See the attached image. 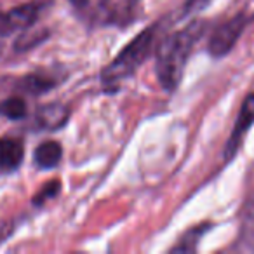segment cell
<instances>
[{
    "instance_id": "14",
    "label": "cell",
    "mask_w": 254,
    "mask_h": 254,
    "mask_svg": "<svg viewBox=\"0 0 254 254\" xmlns=\"http://www.w3.org/2000/svg\"><path fill=\"white\" fill-rule=\"evenodd\" d=\"M9 32H12V25L9 21V16L0 12V35H5Z\"/></svg>"
},
{
    "instance_id": "13",
    "label": "cell",
    "mask_w": 254,
    "mask_h": 254,
    "mask_svg": "<svg viewBox=\"0 0 254 254\" xmlns=\"http://www.w3.org/2000/svg\"><path fill=\"white\" fill-rule=\"evenodd\" d=\"M209 2H211V0H187V5H185V9H187V12L197 11V9L205 7Z\"/></svg>"
},
{
    "instance_id": "4",
    "label": "cell",
    "mask_w": 254,
    "mask_h": 254,
    "mask_svg": "<svg viewBox=\"0 0 254 254\" xmlns=\"http://www.w3.org/2000/svg\"><path fill=\"white\" fill-rule=\"evenodd\" d=\"M254 122V94H249L242 103V108H240L239 119H237L235 129H233L232 136H230L228 143H226V159L233 157V153L237 152L240 145V139L247 132L251 126Z\"/></svg>"
},
{
    "instance_id": "2",
    "label": "cell",
    "mask_w": 254,
    "mask_h": 254,
    "mask_svg": "<svg viewBox=\"0 0 254 254\" xmlns=\"http://www.w3.org/2000/svg\"><path fill=\"white\" fill-rule=\"evenodd\" d=\"M153 37H155L153 28H148L139 33L132 42L127 44L119 53V56L103 70V80H105V84L108 85L117 84L122 78L132 75V71L146 60V56L152 51Z\"/></svg>"
},
{
    "instance_id": "12",
    "label": "cell",
    "mask_w": 254,
    "mask_h": 254,
    "mask_svg": "<svg viewBox=\"0 0 254 254\" xmlns=\"http://www.w3.org/2000/svg\"><path fill=\"white\" fill-rule=\"evenodd\" d=\"M58 191H60V183H58V181H53V183L46 185V187H44V190L40 191L39 195H35L33 202H35V204L39 205V204H42V202H46L47 198L54 197V195H56Z\"/></svg>"
},
{
    "instance_id": "15",
    "label": "cell",
    "mask_w": 254,
    "mask_h": 254,
    "mask_svg": "<svg viewBox=\"0 0 254 254\" xmlns=\"http://www.w3.org/2000/svg\"><path fill=\"white\" fill-rule=\"evenodd\" d=\"M9 226L7 225H4V223H0V242H2V240L5 239V237H7V233H9Z\"/></svg>"
},
{
    "instance_id": "6",
    "label": "cell",
    "mask_w": 254,
    "mask_h": 254,
    "mask_svg": "<svg viewBox=\"0 0 254 254\" xmlns=\"http://www.w3.org/2000/svg\"><path fill=\"white\" fill-rule=\"evenodd\" d=\"M40 12L39 4H25L21 7H16L9 12V21L12 25V30H23L32 26L37 21Z\"/></svg>"
},
{
    "instance_id": "3",
    "label": "cell",
    "mask_w": 254,
    "mask_h": 254,
    "mask_svg": "<svg viewBox=\"0 0 254 254\" xmlns=\"http://www.w3.org/2000/svg\"><path fill=\"white\" fill-rule=\"evenodd\" d=\"M247 18L244 14H239L232 18L230 21L223 23L221 26L212 32L211 39H209V53L214 58H223L232 51L239 37L242 35L244 28H246Z\"/></svg>"
},
{
    "instance_id": "7",
    "label": "cell",
    "mask_w": 254,
    "mask_h": 254,
    "mask_svg": "<svg viewBox=\"0 0 254 254\" xmlns=\"http://www.w3.org/2000/svg\"><path fill=\"white\" fill-rule=\"evenodd\" d=\"M61 146L56 141H46L35 150V162L42 169H51V167L58 166L61 160Z\"/></svg>"
},
{
    "instance_id": "11",
    "label": "cell",
    "mask_w": 254,
    "mask_h": 254,
    "mask_svg": "<svg viewBox=\"0 0 254 254\" xmlns=\"http://www.w3.org/2000/svg\"><path fill=\"white\" fill-rule=\"evenodd\" d=\"M46 37H47L46 30H42V32H25L18 39V42H16V49H18V51L32 49V47H35L37 44L42 42Z\"/></svg>"
},
{
    "instance_id": "8",
    "label": "cell",
    "mask_w": 254,
    "mask_h": 254,
    "mask_svg": "<svg viewBox=\"0 0 254 254\" xmlns=\"http://www.w3.org/2000/svg\"><path fill=\"white\" fill-rule=\"evenodd\" d=\"M37 115H39L40 126L47 127V129H56V127L64 124V120H66V117H68V112H66V108L61 105H49V106L40 108Z\"/></svg>"
},
{
    "instance_id": "5",
    "label": "cell",
    "mask_w": 254,
    "mask_h": 254,
    "mask_svg": "<svg viewBox=\"0 0 254 254\" xmlns=\"http://www.w3.org/2000/svg\"><path fill=\"white\" fill-rule=\"evenodd\" d=\"M23 145L16 139H0V169L14 171L23 162Z\"/></svg>"
},
{
    "instance_id": "9",
    "label": "cell",
    "mask_w": 254,
    "mask_h": 254,
    "mask_svg": "<svg viewBox=\"0 0 254 254\" xmlns=\"http://www.w3.org/2000/svg\"><path fill=\"white\" fill-rule=\"evenodd\" d=\"M54 85V82L51 78L44 77V75H28L21 80V89H25L26 92L32 94H40V92L49 91Z\"/></svg>"
},
{
    "instance_id": "10",
    "label": "cell",
    "mask_w": 254,
    "mask_h": 254,
    "mask_svg": "<svg viewBox=\"0 0 254 254\" xmlns=\"http://www.w3.org/2000/svg\"><path fill=\"white\" fill-rule=\"evenodd\" d=\"M0 115L18 120L26 115V103L21 98H9L0 105Z\"/></svg>"
},
{
    "instance_id": "1",
    "label": "cell",
    "mask_w": 254,
    "mask_h": 254,
    "mask_svg": "<svg viewBox=\"0 0 254 254\" xmlns=\"http://www.w3.org/2000/svg\"><path fill=\"white\" fill-rule=\"evenodd\" d=\"M205 23L193 21L187 28L166 37L157 51V75L167 91H174L181 82L185 64L195 42L204 33Z\"/></svg>"
}]
</instances>
